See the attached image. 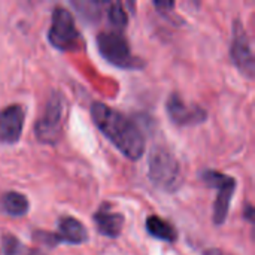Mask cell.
I'll list each match as a JSON object with an SVG mask.
<instances>
[{"mask_svg":"<svg viewBox=\"0 0 255 255\" xmlns=\"http://www.w3.org/2000/svg\"><path fill=\"white\" fill-rule=\"evenodd\" d=\"M205 255H230V254H226V253H223V251H220V250H208Z\"/></svg>","mask_w":255,"mask_h":255,"instance_id":"17","label":"cell"},{"mask_svg":"<svg viewBox=\"0 0 255 255\" xmlns=\"http://www.w3.org/2000/svg\"><path fill=\"white\" fill-rule=\"evenodd\" d=\"M148 178L167 193H175L182 185V170L178 158L166 146H155L148 158Z\"/></svg>","mask_w":255,"mask_h":255,"instance_id":"2","label":"cell"},{"mask_svg":"<svg viewBox=\"0 0 255 255\" xmlns=\"http://www.w3.org/2000/svg\"><path fill=\"white\" fill-rule=\"evenodd\" d=\"M91 117L99 130L128 160H139L145 152V137L136 124L121 112L105 103L96 102L91 106Z\"/></svg>","mask_w":255,"mask_h":255,"instance_id":"1","label":"cell"},{"mask_svg":"<svg viewBox=\"0 0 255 255\" xmlns=\"http://www.w3.org/2000/svg\"><path fill=\"white\" fill-rule=\"evenodd\" d=\"M25 112L21 105H10L0 111V142L13 145L21 139Z\"/></svg>","mask_w":255,"mask_h":255,"instance_id":"10","label":"cell"},{"mask_svg":"<svg viewBox=\"0 0 255 255\" xmlns=\"http://www.w3.org/2000/svg\"><path fill=\"white\" fill-rule=\"evenodd\" d=\"M36 139L43 145H55L63 134V100L52 94L45 106L42 117L34 126Z\"/></svg>","mask_w":255,"mask_h":255,"instance_id":"5","label":"cell"},{"mask_svg":"<svg viewBox=\"0 0 255 255\" xmlns=\"http://www.w3.org/2000/svg\"><path fill=\"white\" fill-rule=\"evenodd\" d=\"M166 111L170 121L176 126H197L206 121V111L197 105L185 103L178 94H170L166 103Z\"/></svg>","mask_w":255,"mask_h":255,"instance_id":"9","label":"cell"},{"mask_svg":"<svg viewBox=\"0 0 255 255\" xmlns=\"http://www.w3.org/2000/svg\"><path fill=\"white\" fill-rule=\"evenodd\" d=\"M146 232L155 238V239H160V241H164V242H176L178 239V232L175 230V227L172 224H169L167 221H164L163 218L160 217H149L146 220Z\"/></svg>","mask_w":255,"mask_h":255,"instance_id":"12","label":"cell"},{"mask_svg":"<svg viewBox=\"0 0 255 255\" xmlns=\"http://www.w3.org/2000/svg\"><path fill=\"white\" fill-rule=\"evenodd\" d=\"M28 200L24 194L9 191L1 197V209L10 217H24L28 212Z\"/></svg>","mask_w":255,"mask_h":255,"instance_id":"13","label":"cell"},{"mask_svg":"<svg viewBox=\"0 0 255 255\" xmlns=\"http://www.w3.org/2000/svg\"><path fill=\"white\" fill-rule=\"evenodd\" d=\"M108 19L111 22V25L114 27L115 31H121L126 28L128 16H127V10L124 9V4L121 1H114V3H108Z\"/></svg>","mask_w":255,"mask_h":255,"instance_id":"14","label":"cell"},{"mask_svg":"<svg viewBox=\"0 0 255 255\" xmlns=\"http://www.w3.org/2000/svg\"><path fill=\"white\" fill-rule=\"evenodd\" d=\"M48 40L58 51H76L82 45V37L75 25L73 15L63 6H57L52 12Z\"/></svg>","mask_w":255,"mask_h":255,"instance_id":"4","label":"cell"},{"mask_svg":"<svg viewBox=\"0 0 255 255\" xmlns=\"http://www.w3.org/2000/svg\"><path fill=\"white\" fill-rule=\"evenodd\" d=\"M93 220L97 227V232L106 238L115 239L123 232L124 217L123 214L115 211L114 206H111L109 203H103L93 215Z\"/></svg>","mask_w":255,"mask_h":255,"instance_id":"11","label":"cell"},{"mask_svg":"<svg viewBox=\"0 0 255 255\" xmlns=\"http://www.w3.org/2000/svg\"><path fill=\"white\" fill-rule=\"evenodd\" d=\"M230 57L242 75H245L250 79L254 78L255 61L251 49V42L247 34V30L239 21H236L233 25V42L230 46Z\"/></svg>","mask_w":255,"mask_h":255,"instance_id":"8","label":"cell"},{"mask_svg":"<svg viewBox=\"0 0 255 255\" xmlns=\"http://www.w3.org/2000/svg\"><path fill=\"white\" fill-rule=\"evenodd\" d=\"M37 241L48 244L49 247H55L58 244H69V245H81L88 241V233L85 226L72 217H63L58 221L57 233H34Z\"/></svg>","mask_w":255,"mask_h":255,"instance_id":"7","label":"cell"},{"mask_svg":"<svg viewBox=\"0 0 255 255\" xmlns=\"http://www.w3.org/2000/svg\"><path fill=\"white\" fill-rule=\"evenodd\" d=\"M3 253L4 255H43L37 250L27 248L22 242L10 235L3 238Z\"/></svg>","mask_w":255,"mask_h":255,"instance_id":"16","label":"cell"},{"mask_svg":"<svg viewBox=\"0 0 255 255\" xmlns=\"http://www.w3.org/2000/svg\"><path fill=\"white\" fill-rule=\"evenodd\" d=\"M97 48L100 55L108 60L111 64L120 67V69H140L145 66V63L142 61V58L136 57L131 49L130 45L127 42V39L121 34V31H102L97 36Z\"/></svg>","mask_w":255,"mask_h":255,"instance_id":"3","label":"cell"},{"mask_svg":"<svg viewBox=\"0 0 255 255\" xmlns=\"http://www.w3.org/2000/svg\"><path fill=\"white\" fill-rule=\"evenodd\" d=\"M108 1H96V0H88V1H72L73 7L78 9V12L84 16V19L88 21H97L102 15V7L106 6Z\"/></svg>","mask_w":255,"mask_h":255,"instance_id":"15","label":"cell"},{"mask_svg":"<svg viewBox=\"0 0 255 255\" xmlns=\"http://www.w3.org/2000/svg\"><path fill=\"white\" fill-rule=\"evenodd\" d=\"M202 179L208 187L218 190V196L214 205V223L215 226H221L227 220L230 211V202L236 190V181L235 178L227 176L217 170H205L202 173Z\"/></svg>","mask_w":255,"mask_h":255,"instance_id":"6","label":"cell"}]
</instances>
